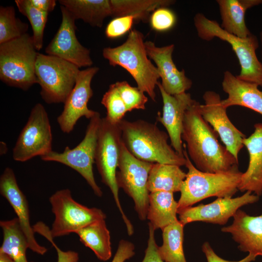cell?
<instances>
[{
  "mask_svg": "<svg viewBox=\"0 0 262 262\" xmlns=\"http://www.w3.org/2000/svg\"><path fill=\"white\" fill-rule=\"evenodd\" d=\"M200 104L195 100L186 111L181 138L189 158L198 170L215 173L227 171L238 162L218 140V134L200 114Z\"/></svg>",
  "mask_w": 262,
  "mask_h": 262,
  "instance_id": "cell-1",
  "label": "cell"
},
{
  "mask_svg": "<svg viewBox=\"0 0 262 262\" xmlns=\"http://www.w3.org/2000/svg\"><path fill=\"white\" fill-rule=\"evenodd\" d=\"M122 140L135 158L147 162L185 165V158L179 155L168 144L169 136L156 124L139 119L119 123Z\"/></svg>",
  "mask_w": 262,
  "mask_h": 262,
  "instance_id": "cell-2",
  "label": "cell"
},
{
  "mask_svg": "<svg viewBox=\"0 0 262 262\" xmlns=\"http://www.w3.org/2000/svg\"><path fill=\"white\" fill-rule=\"evenodd\" d=\"M183 148L188 172L180 190L178 212L210 197H232L238 190L243 174L238 165L223 172H204L194 165L184 144Z\"/></svg>",
  "mask_w": 262,
  "mask_h": 262,
  "instance_id": "cell-3",
  "label": "cell"
},
{
  "mask_svg": "<svg viewBox=\"0 0 262 262\" xmlns=\"http://www.w3.org/2000/svg\"><path fill=\"white\" fill-rule=\"evenodd\" d=\"M102 55L110 65L126 69L135 81L137 87L155 101V89L160 78L156 66L148 58L142 33L131 30L125 42L115 48H104Z\"/></svg>",
  "mask_w": 262,
  "mask_h": 262,
  "instance_id": "cell-4",
  "label": "cell"
},
{
  "mask_svg": "<svg viewBox=\"0 0 262 262\" xmlns=\"http://www.w3.org/2000/svg\"><path fill=\"white\" fill-rule=\"evenodd\" d=\"M194 23L198 37L210 41L218 38L230 45L240 65V74L236 77L243 81L262 87V64L256 51L259 48L257 37L252 33L241 38L225 31L216 21L207 18L202 13H197Z\"/></svg>",
  "mask_w": 262,
  "mask_h": 262,
  "instance_id": "cell-5",
  "label": "cell"
},
{
  "mask_svg": "<svg viewBox=\"0 0 262 262\" xmlns=\"http://www.w3.org/2000/svg\"><path fill=\"white\" fill-rule=\"evenodd\" d=\"M37 51L28 33L0 44V80L24 91L38 83L35 72Z\"/></svg>",
  "mask_w": 262,
  "mask_h": 262,
  "instance_id": "cell-6",
  "label": "cell"
},
{
  "mask_svg": "<svg viewBox=\"0 0 262 262\" xmlns=\"http://www.w3.org/2000/svg\"><path fill=\"white\" fill-rule=\"evenodd\" d=\"M120 123V122H119ZM119 123H112L106 118H101L95 153V163L102 182L109 187L115 204L126 225L127 233L134 232L133 226L125 214L119 198V187L116 180V172L122 143L121 130Z\"/></svg>",
  "mask_w": 262,
  "mask_h": 262,
  "instance_id": "cell-7",
  "label": "cell"
},
{
  "mask_svg": "<svg viewBox=\"0 0 262 262\" xmlns=\"http://www.w3.org/2000/svg\"><path fill=\"white\" fill-rule=\"evenodd\" d=\"M80 70L65 60L38 52L35 72L43 100L47 104L64 103L75 86Z\"/></svg>",
  "mask_w": 262,
  "mask_h": 262,
  "instance_id": "cell-8",
  "label": "cell"
},
{
  "mask_svg": "<svg viewBox=\"0 0 262 262\" xmlns=\"http://www.w3.org/2000/svg\"><path fill=\"white\" fill-rule=\"evenodd\" d=\"M101 120L100 115L98 112L90 119L83 139L74 148L71 149L66 147L63 152L52 150L40 157L44 161L58 162L76 171L99 197L102 196L103 193L95 180L93 166Z\"/></svg>",
  "mask_w": 262,
  "mask_h": 262,
  "instance_id": "cell-9",
  "label": "cell"
},
{
  "mask_svg": "<svg viewBox=\"0 0 262 262\" xmlns=\"http://www.w3.org/2000/svg\"><path fill=\"white\" fill-rule=\"evenodd\" d=\"M49 201L55 217L50 229L53 238L75 233L89 224L106 217L101 210L88 208L75 201L68 189L57 191Z\"/></svg>",
  "mask_w": 262,
  "mask_h": 262,
  "instance_id": "cell-10",
  "label": "cell"
},
{
  "mask_svg": "<svg viewBox=\"0 0 262 262\" xmlns=\"http://www.w3.org/2000/svg\"><path fill=\"white\" fill-rule=\"evenodd\" d=\"M153 164L135 158L122 142L119 170L116 172L117 185L132 199L135 210L142 221L146 220L147 216L150 193L147 182Z\"/></svg>",
  "mask_w": 262,
  "mask_h": 262,
  "instance_id": "cell-11",
  "label": "cell"
},
{
  "mask_svg": "<svg viewBox=\"0 0 262 262\" xmlns=\"http://www.w3.org/2000/svg\"><path fill=\"white\" fill-rule=\"evenodd\" d=\"M52 135L48 113L44 106L36 103L21 130L13 149V159L27 161L52 151Z\"/></svg>",
  "mask_w": 262,
  "mask_h": 262,
  "instance_id": "cell-12",
  "label": "cell"
},
{
  "mask_svg": "<svg viewBox=\"0 0 262 262\" xmlns=\"http://www.w3.org/2000/svg\"><path fill=\"white\" fill-rule=\"evenodd\" d=\"M98 70V67L91 66L79 71L75 86L64 103L62 112L57 118L63 132H71L82 117L90 119L98 113L89 109L88 103L93 95L91 81Z\"/></svg>",
  "mask_w": 262,
  "mask_h": 262,
  "instance_id": "cell-13",
  "label": "cell"
},
{
  "mask_svg": "<svg viewBox=\"0 0 262 262\" xmlns=\"http://www.w3.org/2000/svg\"><path fill=\"white\" fill-rule=\"evenodd\" d=\"M62 20L60 26L45 52L69 62L79 68L91 67L93 61L90 50L83 46L76 35L75 19L63 6H60Z\"/></svg>",
  "mask_w": 262,
  "mask_h": 262,
  "instance_id": "cell-14",
  "label": "cell"
},
{
  "mask_svg": "<svg viewBox=\"0 0 262 262\" xmlns=\"http://www.w3.org/2000/svg\"><path fill=\"white\" fill-rule=\"evenodd\" d=\"M259 197L250 191H246L242 196L235 198L218 197L210 203L179 211V221L184 226L195 221L225 225L240 207L257 202Z\"/></svg>",
  "mask_w": 262,
  "mask_h": 262,
  "instance_id": "cell-15",
  "label": "cell"
},
{
  "mask_svg": "<svg viewBox=\"0 0 262 262\" xmlns=\"http://www.w3.org/2000/svg\"><path fill=\"white\" fill-rule=\"evenodd\" d=\"M204 104L199 110L203 119L212 127L220 136L227 149L238 160L239 152L244 147L246 135L240 131L228 117L226 108L222 104L219 95L213 91H207L203 95Z\"/></svg>",
  "mask_w": 262,
  "mask_h": 262,
  "instance_id": "cell-16",
  "label": "cell"
},
{
  "mask_svg": "<svg viewBox=\"0 0 262 262\" xmlns=\"http://www.w3.org/2000/svg\"><path fill=\"white\" fill-rule=\"evenodd\" d=\"M157 86L162 97L163 107L162 115L158 113L156 119L166 129L175 151L184 157L181 138L183 121L186 110L195 100L186 92L175 95L167 94L159 81Z\"/></svg>",
  "mask_w": 262,
  "mask_h": 262,
  "instance_id": "cell-17",
  "label": "cell"
},
{
  "mask_svg": "<svg viewBox=\"0 0 262 262\" xmlns=\"http://www.w3.org/2000/svg\"><path fill=\"white\" fill-rule=\"evenodd\" d=\"M145 46L148 57L156 64L162 79V86L166 93L175 95L191 88L192 81L186 76L183 69L178 70L172 59L174 44L159 47L153 42L146 41Z\"/></svg>",
  "mask_w": 262,
  "mask_h": 262,
  "instance_id": "cell-18",
  "label": "cell"
},
{
  "mask_svg": "<svg viewBox=\"0 0 262 262\" xmlns=\"http://www.w3.org/2000/svg\"><path fill=\"white\" fill-rule=\"evenodd\" d=\"M0 193L16 214L20 226L27 239L29 249L38 254L44 255L47 249L40 245L34 237L35 232L31 225L27 199L18 185L14 171L10 167H6L0 176Z\"/></svg>",
  "mask_w": 262,
  "mask_h": 262,
  "instance_id": "cell-19",
  "label": "cell"
},
{
  "mask_svg": "<svg viewBox=\"0 0 262 262\" xmlns=\"http://www.w3.org/2000/svg\"><path fill=\"white\" fill-rule=\"evenodd\" d=\"M233 217L232 223L221 231L230 233L241 251L262 256V213L250 216L239 209Z\"/></svg>",
  "mask_w": 262,
  "mask_h": 262,
  "instance_id": "cell-20",
  "label": "cell"
},
{
  "mask_svg": "<svg viewBox=\"0 0 262 262\" xmlns=\"http://www.w3.org/2000/svg\"><path fill=\"white\" fill-rule=\"evenodd\" d=\"M222 86L223 91L228 94V98L221 100L224 108L240 106L262 115V91L257 84L241 80L229 71H226Z\"/></svg>",
  "mask_w": 262,
  "mask_h": 262,
  "instance_id": "cell-21",
  "label": "cell"
},
{
  "mask_svg": "<svg viewBox=\"0 0 262 262\" xmlns=\"http://www.w3.org/2000/svg\"><path fill=\"white\" fill-rule=\"evenodd\" d=\"M255 130L243 144L249 154L246 171L242 174L238 190L250 191L260 196L262 194V123L254 125Z\"/></svg>",
  "mask_w": 262,
  "mask_h": 262,
  "instance_id": "cell-22",
  "label": "cell"
},
{
  "mask_svg": "<svg viewBox=\"0 0 262 262\" xmlns=\"http://www.w3.org/2000/svg\"><path fill=\"white\" fill-rule=\"evenodd\" d=\"M216 2L222 28L241 38H246L252 34L246 24V12L250 8L262 5V0H217Z\"/></svg>",
  "mask_w": 262,
  "mask_h": 262,
  "instance_id": "cell-23",
  "label": "cell"
},
{
  "mask_svg": "<svg viewBox=\"0 0 262 262\" xmlns=\"http://www.w3.org/2000/svg\"><path fill=\"white\" fill-rule=\"evenodd\" d=\"M75 20L81 19L93 27H101L104 19L112 16L110 0H60Z\"/></svg>",
  "mask_w": 262,
  "mask_h": 262,
  "instance_id": "cell-24",
  "label": "cell"
},
{
  "mask_svg": "<svg viewBox=\"0 0 262 262\" xmlns=\"http://www.w3.org/2000/svg\"><path fill=\"white\" fill-rule=\"evenodd\" d=\"M178 203L174 198L173 193L157 191L149 196V206L147 219L154 230H162L178 220Z\"/></svg>",
  "mask_w": 262,
  "mask_h": 262,
  "instance_id": "cell-25",
  "label": "cell"
},
{
  "mask_svg": "<svg viewBox=\"0 0 262 262\" xmlns=\"http://www.w3.org/2000/svg\"><path fill=\"white\" fill-rule=\"evenodd\" d=\"M75 233L82 243L91 249L99 260L106 261L110 259L111 237L105 219L93 222L78 230Z\"/></svg>",
  "mask_w": 262,
  "mask_h": 262,
  "instance_id": "cell-26",
  "label": "cell"
},
{
  "mask_svg": "<svg viewBox=\"0 0 262 262\" xmlns=\"http://www.w3.org/2000/svg\"><path fill=\"white\" fill-rule=\"evenodd\" d=\"M186 177V173L178 165L154 163L149 173L148 190L149 193L180 192Z\"/></svg>",
  "mask_w": 262,
  "mask_h": 262,
  "instance_id": "cell-27",
  "label": "cell"
},
{
  "mask_svg": "<svg viewBox=\"0 0 262 262\" xmlns=\"http://www.w3.org/2000/svg\"><path fill=\"white\" fill-rule=\"evenodd\" d=\"M3 232V241L0 252L10 256L15 262H28L26 250L29 248L27 239L17 218L0 222Z\"/></svg>",
  "mask_w": 262,
  "mask_h": 262,
  "instance_id": "cell-28",
  "label": "cell"
},
{
  "mask_svg": "<svg viewBox=\"0 0 262 262\" xmlns=\"http://www.w3.org/2000/svg\"><path fill=\"white\" fill-rule=\"evenodd\" d=\"M172 0H110L112 16H131L134 19L147 22L150 13L161 7L173 4Z\"/></svg>",
  "mask_w": 262,
  "mask_h": 262,
  "instance_id": "cell-29",
  "label": "cell"
},
{
  "mask_svg": "<svg viewBox=\"0 0 262 262\" xmlns=\"http://www.w3.org/2000/svg\"><path fill=\"white\" fill-rule=\"evenodd\" d=\"M183 227L178 220L162 229L163 243L158 251L164 262H187L183 249Z\"/></svg>",
  "mask_w": 262,
  "mask_h": 262,
  "instance_id": "cell-30",
  "label": "cell"
},
{
  "mask_svg": "<svg viewBox=\"0 0 262 262\" xmlns=\"http://www.w3.org/2000/svg\"><path fill=\"white\" fill-rule=\"evenodd\" d=\"M15 2L19 12L28 19L33 30V43L36 49L40 50L43 48L44 32L49 13L35 8L29 0H16Z\"/></svg>",
  "mask_w": 262,
  "mask_h": 262,
  "instance_id": "cell-31",
  "label": "cell"
},
{
  "mask_svg": "<svg viewBox=\"0 0 262 262\" xmlns=\"http://www.w3.org/2000/svg\"><path fill=\"white\" fill-rule=\"evenodd\" d=\"M13 6L0 7V44L18 38L27 33L28 25L16 16Z\"/></svg>",
  "mask_w": 262,
  "mask_h": 262,
  "instance_id": "cell-32",
  "label": "cell"
},
{
  "mask_svg": "<svg viewBox=\"0 0 262 262\" xmlns=\"http://www.w3.org/2000/svg\"><path fill=\"white\" fill-rule=\"evenodd\" d=\"M101 103L106 109L105 117L112 123H119L128 112L126 105L115 83L110 85L108 90L103 95Z\"/></svg>",
  "mask_w": 262,
  "mask_h": 262,
  "instance_id": "cell-33",
  "label": "cell"
},
{
  "mask_svg": "<svg viewBox=\"0 0 262 262\" xmlns=\"http://www.w3.org/2000/svg\"><path fill=\"white\" fill-rule=\"evenodd\" d=\"M115 83L128 112L134 109H145L148 98L143 92L137 87L131 86L126 81L117 82Z\"/></svg>",
  "mask_w": 262,
  "mask_h": 262,
  "instance_id": "cell-34",
  "label": "cell"
},
{
  "mask_svg": "<svg viewBox=\"0 0 262 262\" xmlns=\"http://www.w3.org/2000/svg\"><path fill=\"white\" fill-rule=\"evenodd\" d=\"M176 20L175 13L166 7H161L156 9L149 18L152 28L159 32L170 30L174 26Z\"/></svg>",
  "mask_w": 262,
  "mask_h": 262,
  "instance_id": "cell-35",
  "label": "cell"
},
{
  "mask_svg": "<svg viewBox=\"0 0 262 262\" xmlns=\"http://www.w3.org/2000/svg\"><path fill=\"white\" fill-rule=\"evenodd\" d=\"M134 18L131 16L116 17L107 24L105 33L109 38H116L124 35L131 28Z\"/></svg>",
  "mask_w": 262,
  "mask_h": 262,
  "instance_id": "cell-36",
  "label": "cell"
},
{
  "mask_svg": "<svg viewBox=\"0 0 262 262\" xmlns=\"http://www.w3.org/2000/svg\"><path fill=\"white\" fill-rule=\"evenodd\" d=\"M149 237L147 246L145 250L144 258L142 262H165L160 256L158 251V246L155 239L154 229L148 223Z\"/></svg>",
  "mask_w": 262,
  "mask_h": 262,
  "instance_id": "cell-37",
  "label": "cell"
},
{
  "mask_svg": "<svg viewBox=\"0 0 262 262\" xmlns=\"http://www.w3.org/2000/svg\"><path fill=\"white\" fill-rule=\"evenodd\" d=\"M134 245L130 241L121 240L111 262H125L135 254Z\"/></svg>",
  "mask_w": 262,
  "mask_h": 262,
  "instance_id": "cell-38",
  "label": "cell"
},
{
  "mask_svg": "<svg viewBox=\"0 0 262 262\" xmlns=\"http://www.w3.org/2000/svg\"><path fill=\"white\" fill-rule=\"evenodd\" d=\"M202 250L206 257L207 262H251L255 261L257 257L256 255L249 253L246 257L238 261L226 260L217 255L208 242L203 244Z\"/></svg>",
  "mask_w": 262,
  "mask_h": 262,
  "instance_id": "cell-39",
  "label": "cell"
},
{
  "mask_svg": "<svg viewBox=\"0 0 262 262\" xmlns=\"http://www.w3.org/2000/svg\"><path fill=\"white\" fill-rule=\"evenodd\" d=\"M45 237L55 247L58 255L57 262H77L79 260L78 253L73 251H64L60 249L53 240L50 233H48Z\"/></svg>",
  "mask_w": 262,
  "mask_h": 262,
  "instance_id": "cell-40",
  "label": "cell"
},
{
  "mask_svg": "<svg viewBox=\"0 0 262 262\" xmlns=\"http://www.w3.org/2000/svg\"><path fill=\"white\" fill-rule=\"evenodd\" d=\"M29 1L36 9L48 13L52 11L56 5L55 0H29Z\"/></svg>",
  "mask_w": 262,
  "mask_h": 262,
  "instance_id": "cell-41",
  "label": "cell"
},
{
  "mask_svg": "<svg viewBox=\"0 0 262 262\" xmlns=\"http://www.w3.org/2000/svg\"><path fill=\"white\" fill-rule=\"evenodd\" d=\"M7 151L6 145L3 142H0V155L5 154Z\"/></svg>",
  "mask_w": 262,
  "mask_h": 262,
  "instance_id": "cell-42",
  "label": "cell"
},
{
  "mask_svg": "<svg viewBox=\"0 0 262 262\" xmlns=\"http://www.w3.org/2000/svg\"><path fill=\"white\" fill-rule=\"evenodd\" d=\"M260 38L261 41V44L262 46V29L260 33Z\"/></svg>",
  "mask_w": 262,
  "mask_h": 262,
  "instance_id": "cell-43",
  "label": "cell"
}]
</instances>
